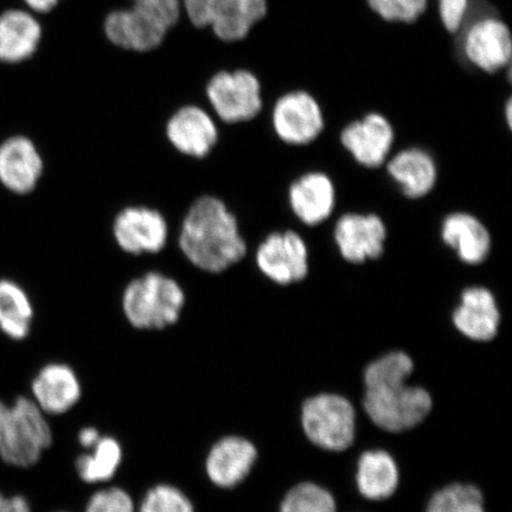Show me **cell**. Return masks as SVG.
Returning a JSON list of instances; mask_svg holds the SVG:
<instances>
[{
    "label": "cell",
    "instance_id": "cell-22",
    "mask_svg": "<svg viewBox=\"0 0 512 512\" xmlns=\"http://www.w3.org/2000/svg\"><path fill=\"white\" fill-rule=\"evenodd\" d=\"M453 323L464 336L473 341H491L501 324V312L495 294L484 286L465 288L453 312Z\"/></svg>",
    "mask_w": 512,
    "mask_h": 512
},
{
    "label": "cell",
    "instance_id": "cell-35",
    "mask_svg": "<svg viewBox=\"0 0 512 512\" xmlns=\"http://www.w3.org/2000/svg\"><path fill=\"white\" fill-rule=\"evenodd\" d=\"M24 2L38 14H48L56 8L60 0H24Z\"/></svg>",
    "mask_w": 512,
    "mask_h": 512
},
{
    "label": "cell",
    "instance_id": "cell-9",
    "mask_svg": "<svg viewBox=\"0 0 512 512\" xmlns=\"http://www.w3.org/2000/svg\"><path fill=\"white\" fill-rule=\"evenodd\" d=\"M197 29L210 28L224 43L243 40L267 15V0H183Z\"/></svg>",
    "mask_w": 512,
    "mask_h": 512
},
{
    "label": "cell",
    "instance_id": "cell-8",
    "mask_svg": "<svg viewBox=\"0 0 512 512\" xmlns=\"http://www.w3.org/2000/svg\"><path fill=\"white\" fill-rule=\"evenodd\" d=\"M163 137L177 156L190 162H206L219 150L221 124L208 107L188 102L177 106L165 118Z\"/></svg>",
    "mask_w": 512,
    "mask_h": 512
},
{
    "label": "cell",
    "instance_id": "cell-7",
    "mask_svg": "<svg viewBox=\"0 0 512 512\" xmlns=\"http://www.w3.org/2000/svg\"><path fill=\"white\" fill-rule=\"evenodd\" d=\"M209 111L224 126L252 123L264 111L261 82L247 69L220 70L204 86Z\"/></svg>",
    "mask_w": 512,
    "mask_h": 512
},
{
    "label": "cell",
    "instance_id": "cell-36",
    "mask_svg": "<svg viewBox=\"0 0 512 512\" xmlns=\"http://www.w3.org/2000/svg\"><path fill=\"white\" fill-rule=\"evenodd\" d=\"M9 405L0 399V434H2L4 422L6 419V414H8Z\"/></svg>",
    "mask_w": 512,
    "mask_h": 512
},
{
    "label": "cell",
    "instance_id": "cell-23",
    "mask_svg": "<svg viewBox=\"0 0 512 512\" xmlns=\"http://www.w3.org/2000/svg\"><path fill=\"white\" fill-rule=\"evenodd\" d=\"M41 38V24L29 12L5 11L0 16V62L17 64L29 60Z\"/></svg>",
    "mask_w": 512,
    "mask_h": 512
},
{
    "label": "cell",
    "instance_id": "cell-13",
    "mask_svg": "<svg viewBox=\"0 0 512 512\" xmlns=\"http://www.w3.org/2000/svg\"><path fill=\"white\" fill-rule=\"evenodd\" d=\"M47 163L40 146L27 134H14L0 143V184L17 197L40 188Z\"/></svg>",
    "mask_w": 512,
    "mask_h": 512
},
{
    "label": "cell",
    "instance_id": "cell-1",
    "mask_svg": "<svg viewBox=\"0 0 512 512\" xmlns=\"http://www.w3.org/2000/svg\"><path fill=\"white\" fill-rule=\"evenodd\" d=\"M175 242L190 267L211 277L239 266L249 249L238 214L215 192L192 198L178 221Z\"/></svg>",
    "mask_w": 512,
    "mask_h": 512
},
{
    "label": "cell",
    "instance_id": "cell-38",
    "mask_svg": "<svg viewBox=\"0 0 512 512\" xmlns=\"http://www.w3.org/2000/svg\"><path fill=\"white\" fill-rule=\"evenodd\" d=\"M56 512H69V511H56Z\"/></svg>",
    "mask_w": 512,
    "mask_h": 512
},
{
    "label": "cell",
    "instance_id": "cell-34",
    "mask_svg": "<svg viewBox=\"0 0 512 512\" xmlns=\"http://www.w3.org/2000/svg\"><path fill=\"white\" fill-rule=\"evenodd\" d=\"M101 437L102 433L98 427L87 425L80 428L78 434H76V443L82 451H88L99 443Z\"/></svg>",
    "mask_w": 512,
    "mask_h": 512
},
{
    "label": "cell",
    "instance_id": "cell-37",
    "mask_svg": "<svg viewBox=\"0 0 512 512\" xmlns=\"http://www.w3.org/2000/svg\"><path fill=\"white\" fill-rule=\"evenodd\" d=\"M505 119H507V125L509 127H511V124H512V102L511 100L509 99L508 102H507V105H505Z\"/></svg>",
    "mask_w": 512,
    "mask_h": 512
},
{
    "label": "cell",
    "instance_id": "cell-24",
    "mask_svg": "<svg viewBox=\"0 0 512 512\" xmlns=\"http://www.w3.org/2000/svg\"><path fill=\"white\" fill-rule=\"evenodd\" d=\"M125 451L114 435L102 434L99 443L91 450L82 451L75 460L76 476L89 486L111 484L123 467Z\"/></svg>",
    "mask_w": 512,
    "mask_h": 512
},
{
    "label": "cell",
    "instance_id": "cell-3",
    "mask_svg": "<svg viewBox=\"0 0 512 512\" xmlns=\"http://www.w3.org/2000/svg\"><path fill=\"white\" fill-rule=\"evenodd\" d=\"M128 9L105 19V35L114 47L147 54L162 46L181 18V0H131Z\"/></svg>",
    "mask_w": 512,
    "mask_h": 512
},
{
    "label": "cell",
    "instance_id": "cell-10",
    "mask_svg": "<svg viewBox=\"0 0 512 512\" xmlns=\"http://www.w3.org/2000/svg\"><path fill=\"white\" fill-rule=\"evenodd\" d=\"M254 265L275 285L298 284L310 273L309 246L296 230H274L256 246Z\"/></svg>",
    "mask_w": 512,
    "mask_h": 512
},
{
    "label": "cell",
    "instance_id": "cell-32",
    "mask_svg": "<svg viewBox=\"0 0 512 512\" xmlns=\"http://www.w3.org/2000/svg\"><path fill=\"white\" fill-rule=\"evenodd\" d=\"M469 8L470 0H439V16L444 28L457 34L466 23Z\"/></svg>",
    "mask_w": 512,
    "mask_h": 512
},
{
    "label": "cell",
    "instance_id": "cell-27",
    "mask_svg": "<svg viewBox=\"0 0 512 512\" xmlns=\"http://www.w3.org/2000/svg\"><path fill=\"white\" fill-rule=\"evenodd\" d=\"M137 512H197L195 502L181 486L159 482L137 502Z\"/></svg>",
    "mask_w": 512,
    "mask_h": 512
},
{
    "label": "cell",
    "instance_id": "cell-26",
    "mask_svg": "<svg viewBox=\"0 0 512 512\" xmlns=\"http://www.w3.org/2000/svg\"><path fill=\"white\" fill-rule=\"evenodd\" d=\"M399 470L387 452L369 451L358 463L357 485L361 494L374 501L392 496L398 488Z\"/></svg>",
    "mask_w": 512,
    "mask_h": 512
},
{
    "label": "cell",
    "instance_id": "cell-6",
    "mask_svg": "<svg viewBox=\"0 0 512 512\" xmlns=\"http://www.w3.org/2000/svg\"><path fill=\"white\" fill-rule=\"evenodd\" d=\"M403 377L366 380L364 407L370 419L383 430L402 432L419 425L432 409L425 389L408 387Z\"/></svg>",
    "mask_w": 512,
    "mask_h": 512
},
{
    "label": "cell",
    "instance_id": "cell-16",
    "mask_svg": "<svg viewBox=\"0 0 512 512\" xmlns=\"http://www.w3.org/2000/svg\"><path fill=\"white\" fill-rule=\"evenodd\" d=\"M339 140L358 165L379 169L387 163L395 145V130L383 114L371 112L343 127Z\"/></svg>",
    "mask_w": 512,
    "mask_h": 512
},
{
    "label": "cell",
    "instance_id": "cell-4",
    "mask_svg": "<svg viewBox=\"0 0 512 512\" xmlns=\"http://www.w3.org/2000/svg\"><path fill=\"white\" fill-rule=\"evenodd\" d=\"M53 443L49 416L29 396H18L9 406L0 434V458L17 469H30L41 462Z\"/></svg>",
    "mask_w": 512,
    "mask_h": 512
},
{
    "label": "cell",
    "instance_id": "cell-5",
    "mask_svg": "<svg viewBox=\"0 0 512 512\" xmlns=\"http://www.w3.org/2000/svg\"><path fill=\"white\" fill-rule=\"evenodd\" d=\"M110 235L120 254L133 259L152 258L169 248L172 229L162 208L132 202L115 211L110 222Z\"/></svg>",
    "mask_w": 512,
    "mask_h": 512
},
{
    "label": "cell",
    "instance_id": "cell-21",
    "mask_svg": "<svg viewBox=\"0 0 512 512\" xmlns=\"http://www.w3.org/2000/svg\"><path fill=\"white\" fill-rule=\"evenodd\" d=\"M440 238L467 266L484 264L492 251L490 230L476 215L466 211H454L444 217Z\"/></svg>",
    "mask_w": 512,
    "mask_h": 512
},
{
    "label": "cell",
    "instance_id": "cell-28",
    "mask_svg": "<svg viewBox=\"0 0 512 512\" xmlns=\"http://www.w3.org/2000/svg\"><path fill=\"white\" fill-rule=\"evenodd\" d=\"M427 512H484L483 497L471 485H451L432 498Z\"/></svg>",
    "mask_w": 512,
    "mask_h": 512
},
{
    "label": "cell",
    "instance_id": "cell-11",
    "mask_svg": "<svg viewBox=\"0 0 512 512\" xmlns=\"http://www.w3.org/2000/svg\"><path fill=\"white\" fill-rule=\"evenodd\" d=\"M270 121L274 136L293 147L315 143L326 125L322 106L306 91H291L279 96L271 108Z\"/></svg>",
    "mask_w": 512,
    "mask_h": 512
},
{
    "label": "cell",
    "instance_id": "cell-18",
    "mask_svg": "<svg viewBox=\"0 0 512 512\" xmlns=\"http://www.w3.org/2000/svg\"><path fill=\"white\" fill-rule=\"evenodd\" d=\"M30 388L31 400L49 418L69 414L83 398L81 377L66 362L44 364L32 379Z\"/></svg>",
    "mask_w": 512,
    "mask_h": 512
},
{
    "label": "cell",
    "instance_id": "cell-14",
    "mask_svg": "<svg viewBox=\"0 0 512 512\" xmlns=\"http://www.w3.org/2000/svg\"><path fill=\"white\" fill-rule=\"evenodd\" d=\"M332 238L343 260L363 265L380 259L386 251L388 228L380 215L350 211L338 217Z\"/></svg>",
    "mask_w": 512,
    "mask_h": 512
},
{
    "label": "cell",
    "instance_id": "cell-2",
    "mask_svg": "<svg viewBox=\"0 0 512 512\" xmlns=\"http://www.w3.org/2000/svg\"><path fill=\"white\" fill-rule=\"evenodd\" d=\"M119 305L131 329L162 332L181 322L188 305V292L171 273L149 268L126 281Z\"/></svg>",
    "mask_w": 512,
    "mask_h": 512
},
{
    "label": "cell",
    "instance_id": "cell-15",
    "mask_svg": "<svg viewBox=\"0 0 512 512\" xmlns=\"http://www.w3.org/2000/svg\"><path fill=\"white\" fill-rule=\"evenodd\" d=\"M256 460L258 450L251 440L242 435H223L204 456V476L217 490H234L251 475Z\"/></svg>",
    "mask_w": 512,
    "mask_h": 512
},
{
    "label": "cell",
    "instance_id": "cell-30",
    "mask_svg": "<svg viewBox=\"0 0 512 512\" xmlns=\"http://www.w3.org/2000/svg\"><path fill=\"white\" fill-rule=\"evenodd\" d=\"M83 512H137V501L124 486L101 485L89 495Z\"/></svg>",
    "mask_w": 512,
    "mask_h": 512
},
{
    "label": "cell",
    "instance_id": "cell-29",
    "mask_svg": "<svg viewBox=\"0 0 512 512\" xmlns=\"http://www.w3.org/2000/svg\"><path fill=\"white\" fill-rule=\"evenodd\" d=\"M280 512H336V504L328 491L306 483L288 492Z\"/></svg>",
    "mask_w": 512,
    "mask_h": 512
},
{
    "label": "cell",
    "instance_id": "cell-33",
    "mask_svg": "<svg viewBox=\"0 0 512 512\" xmlns=\"http://www.w3.org/2000/svg\"><path fill=\"white\" fill-rule=\"evenodd\" d=\"M0 512H32V509L27 497L6 496L0 491Z\"/></svg>",
    "mask_w": 512,
    "mask_h": 512
},
{
    "label": "cell",
    "instance_id": "cell-17",
    "mask_svg": "<svg viewBox=\"0 0 512 512\" xmlns=\"http://www.w3.org/2000/svg\"><path fill=\"white\" fill-rule=\"evenodd\" d=\"M462 46L466 60L486 74L510 67L511 32L502 19L484 16L467 25Z\"/></svg>",
    "mask_w": 512,
    "mask_h": 512
},
{
    "label": "cell",
    "instance_id": "cell-20",
    "mask_svg": "<svg viewBox=\"0 0 512 512\" xmlns=\"http://www.w3.org/2000/svg\"><path fill=\"white\" fill-rule=\"evenodd\" d=\"M384 166L389 178L409 200H420L430 195L437 187V160L431 152L422 147H406L393 152Z\"/></svg>",
    "mask_w": 512,
    "mask_h": 512
},
{
    "label": "cell",
    "instance_id": "cell-19",
    "mask_svg": "<svg viewBox=\"0 0 512 512\" xmlns=\"http://www.w3.org/2000/svg\"><path fill=\"white\" fill-rule=\"evenodd\" d=\"M287 203L297 221L306 227H318L334 215L337 189L326 172L307 171L300 175L287 190Z\"/></svg>",
    "mask_w": 512,
    "mask_h": 512
},
{
    "label": "cell",
    "instance_id": "cell-12",
    "mask_svg": "<svg viewBox=\"0 0 512 512\" xmlns=\"http://www.w3.org/2000/svg\"><path fill=\"white\" fill-rule=\"evenodd\" d=\"M303 425L312 443L330 451H343L355 437V411L341 396L324 394L306 401Z\"/></svg>",
    "mask_w": 512,
    "mask_h": 512
},
{
    "label": "cell",
    "instance_id": "cell-25",
    "mask_svg": "<svg viewBox=\"0 0 512 512\" xmlns=\"http://www.w3.org/2000/svg\"><path fill=\"white\" fill-rule=\"evenodd\" d=\"M35 320V306L25 288L11 279H0V332L11 341L27 339Z\"/></svg>",
    "mask_w": 512,
    "mask_h": 512
},
{
    "label": "cell",
    "instance_id": "cell-31",
    "mask_svg": "<svg viewBox=\"0 0 512 512\" xmlns=\"http://www.w3.org/2000/svg\"><path fill=\"white\" fill-rule=\"evenodd\" d=\"M370 9L384 21L411 24L425 14L428 0H367Z\"/></svg>",
    "mask_w": 512,
    "mask_h": 512
}]
</instances>
